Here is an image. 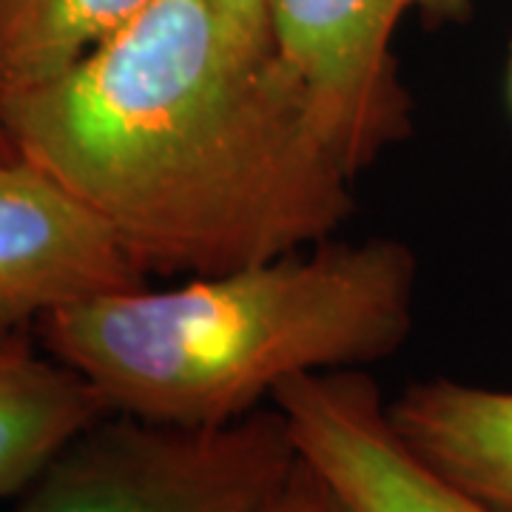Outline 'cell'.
<instances>
[{
    "label": "cell",
    "mask_w": 512,
    "mask_h": 512,
    "mask_svg": "<svg viewBox=\"0 0 512 512\" xmlns=\"http://www.w3.org/2000/svg\"><path fill=\"white\" fill-rule=\"evenodd\" d=\"M3 109L20 160L89 205L148 276L293 254L356 208V171L302 77L214 0H151Z\"/></svg>",
    "instance_id": "obj_1"
},
{
    "label": "cell",
    "mask_w": 512,
    "mask_h": 512,
    "mask_svg": "<svg viewBox=\"0 0 512 512\" xmlns=\"http://www.w3.org/2000/svg\"><path fill=\"white\" fill-rule=\"evenodd\" d=\"M416 291L410 245L330 237L163 291L97 296L46 316L37 333L114 413L220 427L288 379L393 356L413 333Z\"/></svg>",
    "instance_id": "obj_2"
},
{
    "label": "cell",
    "mask_w": 512,
    "mask_h": 512,
    "mask_svg": "<svg viewBox=\"0 0 512 512\" xmlns=\"http://www.w3.org/2000/svg\"><path fill=\"white\" fill-rule=\"evenodd\" d=\"M296 461L276 404L220 427L109 413L43 467L12 512H259Z\"/></svg>",
    "instance_id": "obj_3"
},
{
    "label": "cell",
    "mask_w": 512,
    "mask_h": 512,
    "mask_svg": "<svg viewBox=\"0 0 512 512\" xmlns=\"http://www.w3.org/2000/svg\"><path fill=\"white\" fill-rule=\"evenodd\" d=\"M478 0H271V40L313 94L345 151L365 171L410 134V94L393 40L407 15L458 23Z\"/></svg>",
    "instance_id": "obj_4"
},
{
    "label": "cell",
    "mask_w": 512,
    "mask_h": 512,
    "mask_svg": "<svg viewBox=\"0 0 512 512\" xmlns=\"http://www.w3.org/2000/svg\"><path fill=\"white\" fill-rule=\"evenodd\" d=\"M271 402L288 421L299 458L353 512H490L402 439L362 367L288 379Z\"/></svg>",
    "instance_id": "obj_5"
},
{
    "label": "cell",
    "mask_w": 512,
    "mask_h": 512,
    "mask_svg": "<svg viewBox=\"0 0 512 512\" xmlns=\"http://www.w3.org/2000/svg\"><path fill=\"white\" fill-rule=\"evenodd\" d=\"M148 274L89 205L26 160L0 163V336Z\"/></svg>",
    "instance_id": "obj_6"
},
{
    "label": "cell",
    "mask_w": 512,
    "mask_h": 512,
    "mask_svg": "<svg viewBox=\"0 0 512 512\" xmlns=\"http://www.w3.org/2000/svg\"><path fill=\"white\" fill-rule=\"evenodd\" d=\"M387 410L433 470L484 510L512 512V390L430 379L410 384Z\"/></svg>",
    "instance_id": "obj_7"
},
{
    "label": "cell",
    "mask_w": 512,
    "mask_h": 512,
    "mask_svg": "<svg viewBox=\"0 0 512 512\" xmlns=\"http://www.w3.org/2000/svg\"><path fill=\"white\" fill-rule=\"evenodd\" d=\"M114 413L74 367L0 336V495L23 493L86 427Z\"/></svg>",
    "instance_id": "obj_8"
},
{
    "label": "cell",
    "mask_w": 512,
    "mask_h": 512,
    "mask_svg": "<svg viewBox=\"0 0 512 512\" xmlns=\"http://www.w3.org/2000/svg\"><path fill=\"white\" fill-rule=\"evenodd\" d=\"M151 0H0V89L20 92L72 66Z\"/></svg>",
    "instance_id": "obj_9"
},
{
    "label": "cell",
    "mask_w": 512,
    "mask_h": 512,
    "mask_svg": "<svg viewBox=\"0 0 512 512\" xmlns=\"http://www.w3.org/2000/svg\"><path fill=\"white\" fill-rule=\"evenodd\" d=\"M259 512H353L342 495L313 470L305 458L293 464L288 478Z\"/></svg>",
    "instance_id": "obj_10"
},
{
    "label": "cell",
    "mask_w": 512,
    "mask_h": 512,
    "mask_svg": "<svg viewBox=\"0 0 512 512\" xmlns=\"http://www.w3.org/2000/svg\"><path fill=\"white\" fill-rule=\"evenodd\" d=\"M242 32L271 40V0H214Z\"/></svg>",
    "instance_id": "obj_11"
},
{
    "label": "cell",
    "mask_w": 512,
    "mask_h": 512,
    "mask_svg": "<svg viewBox=\"0 0 512 512\" xmlns=\"http://www.w3.org/2000/svg\"><path fill=\"white\" fill-rule=\"evenodd\" d=\"M15 146H12V134L6 126V109H3V89H0V163L6 160H15Z\"/></svg>",
    "instance_id": "obj_12"
},
{
    "label": "cell",
    "mask_w": 512,
    "mask_h": 512,
    "mask_svg": "<svg viewBox=\"0 0 512 512\" xmlns=\"http://www.w3.org/2000/svg\"><path fill=\"white\" fill-rule=\"evenodd\" d=\"M507 83H510V103H512V49H510V77H507Z\"/></svg>",
    "instance_id": "obj_13"
}]
</instances>
